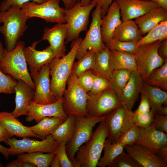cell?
I'll return each mask as SVG.
<instances>
[{
	"label": "cell",
	"instance_id": "6da1fadb",
	"mask_svg": "<svg viewBox=\"0 0 167 167\" xmlns=\"http://www.w3.org/2000/svg\"><path fill=\"white\" fill-rule=\"evenodd\" d=\"M82 40L79 37L72 41L70 50L67 54L61 58H54L49 63L51 77L50 90L57 101L63 96L78 49Z\"/></svg>",
	"mask_w": 167,
	"mask_h": 167
},
{
	"label": "cell",
	"instance_id": "7a4b0ae2",
	"mask_svg": "<svg viewBox=\"0 0 167 167\" xmlns=\"http://www.w3.org/2000/svg\"><path fill=\"white\" fill-rule=\"evenodd\" d=\"M93 132L90 139L81 146L72 162L74 167H96L100 158L105 142L109 135V127L104 121Z\"/></svg>",
	"mask_w": 167,
	"mask_h": 167
},
{
	"label": "cell",
	"instance_id": "3957f363",
	"mask_svg": "<svg viewBox=\"0 0 167 167\" xmlns=\"http://www.w3.org/2000/svg\"><path fill=\"white\" fill-rule=\"evenodd\" d=\"M28 18L21 8L11 6L7 10L0 11V32L4 38L6 49L10 51L14 49L17 42L28 28Z\"/></svg>",
	"mask_w": 167,
	"mask_h": 167
},
{
	"label": "cell",
	"instance_id": "277c9868",
	"mask_svg": "<svg viewBox=\"0 0 167 167\" xmlns=\"http://www.w3.org/2000/svg\"><path fill=\"white\" fill-rule=\"evenodd\" d=\"M24 41L19 40L15 48L10 51L4 49V57L0 61V70L15 79H21L35 90L34 82L29 73L24 53Z\"/></svg>",
	"mask_w": 167,
	"mask_h": 167
},
{
	"label": "cell",
	"instance_id": "5b68a950",
	"mask_svg": "<svg viewBox=\"0 0 167 167\" xmlns=\"http://www.w3.org/2000/svg\"><path fill=\"white\" fill-rule=\"evenodd\" d=\"M66 84L67 89L63 95V108L66 115H88L86 108L89 95L79 83L77 76L71 73Z\"/></svg>",
	"mask_w": 167,
	"mask_h": 167
},
{
	"label": "cell",
	"instance_id": "8992f818",
	"mask_svg": "<svg viewBox=\"0 0 167 167\" xmlns=\"http://www.w3.org/2000/svg\"><path fill=\"white\" fill-rule=\"evenodd\" d=\"M60 0H49L41 4L29 2L23 4L21 9L28 19L37 17L47 22L66 23V9L60 6Z\"/></svg>",
	"mask_w": 167,
	"mask_h": 167
},
{
	"label": "cell",
	"instance_id": "52a82bcc",
	"mask_svg": "<svg viewBox=\"0 0 167 167\" xmlns=\"http://www.w3.org/2000/svg\"><path fill=\"white\" fill-rule=\"evenodd\" d=\"M96 4L90 3L87 6H82L78 0L72 8L66 9V21L68 30L66 44L78 38L81 32L87 31L90 13Z\"/></svg>",
	"mask_w": 167,
	"mask_h": 167
},
{
	"label": "cell",
	"instance_id": "ba28073f",
	"mask_svg": "<svg viewBox=\"0 0 167 167\" xmlns=\"http://www.w3.org/2000/svg\"><path fill=\"white\" fill-rule=\"evenodd\" d=\"M105 118V115L101 117L76 116L75 134L71 140L66 145V152L71 162L79 147L91 138L94 127L97 123L104 121Z\"/></svg>",
	"mask_w": 167,
	"mask_h": 167
},
{
	"label": "cell",
	"instance_id": "9c48e42d",
	"mask_svg": "<svg viewBox=\"0 0 167 167\" xmlns=\"http://www.w3.org/2000/svg\"><path fill=\"white\" fill-rule=\"evenodd\" d=\"M101 6L97 4L95 9L92 12V20L89 28L78 49L75 57L77 60L80 59L88 51L96 53L106 47L101 34Z\"/></svg>",
	"mask_w": 167,
	"mask_h": 167
},
{
	"label": "cell",
	"instance_id": "30bf717a",
	"mask_svg": "<svg viewBox=\"0 0 167 167\" xmlns=\"http://www.w3.org/2000/svg\"><path fill=\"white\" fill-rule=\"evenodd\" d=\"M161 41H157L138 48L135 54L137 70L145 82H147L152 71L162 66L165 61L158 53Z\"/></svg>",
	"mask_w": 167,
	"mask_h": 167
},
{
	"label": "cell",
	"instance_id": "8fae6325",
	"mask_svg": "<svg viewBox=\"0 0 167 167\" xmlns=\"http://www.w3.org/2000/svg\"><path fill=\"white\" fill-rule=\"evenodd\" d=\"M5 143L9 146V153L13 156L24 152H55L59 143L53 138L51 135L41 141L26 137L21 139L10 138Z\"/></svg>",
	"mask_w": 167,
	"mask_h": 167
},
{
	"label": "cell",
	"instance_id": "7c38bea8",
	"mask_svg": "<svg viewBox=\"0 0 167 167\" xmlns=\"http://www.w3.org/2000/svg\"><path fill=\"white\" fill-rule=\"evenodd\" d=\"M89 95L86 108L88 115L90 116H103L122 105L111 87L97 94Z\"/></svg>",
	"mask_w": 167,
	"mask_h": 167
},
{
	"label": "cell",
	"instance_id": "4fadbf2b",
	"mask_svg": "<svg viewBox=\"0 0 167 167\" xmlns=\"http://www.w3.org/2000/svg\"><path fill=\"white\" fill-rule=\"evenodd\" d=\"M133 111L121 106L105 115L104 120L109 127L108 138L111 143L118 142L133 123Z\"/></svg>",
	"mask_w": 167,
	"mask_h": 167
},
{
	"label": "cell",
	"instance_id": "5bb4252c",
	"mask_svg": "<svg viewBox=\"0 0 167 167\" xmlns=\"http://www.w3.org/2000/svg\"><path fill=\"white\" fill-rule=\"evenodd\" d=\"M49 71V63L39 71L30 73L35 86L33 101L37 103L49 104L57 101L52 95L51 91Z\"/></svg>",
	"mask_w": 167,
	"mask_h": 167
},
{
	"label": "cell",
	"instance_id": "9a60e30c",
	"mask_svg": "<svg viewBox=\"0 0 167 167\" xmlns=\"http://www.w3.org/2000/svg\"><path fill=\"white\" fill-rule=\"evenodd\" d=\"M63 96L56 101L49 104H42L31 101L27 108L26 121L28 122L35 121L36 123L47 117H55L65 120L67 116L63 108Z\"/></svg>",
	"mask_w": 167,
	"mask_h": 167
},
{
	"label": "cell",
	"instance_id": "2e32d148",
	"mask_svg": "<svg viewBox=\"0 0 167 167\" xmlns=\"http://www.w3.org/2000/svg\"><path fill=\"white\" fill-rule=\"evenodd\" d=\"M67 24L56 23L53 27L45 28L41 40L47 41L55 58H61L66 55L65 41L67 33Z\"/></svg>",
	"mask_w": 167,
	"mask_h": 167
},
{
	"label": "cell",
	"instance_id": "e0dca14e",
	"mask_svg": "<svg viewBox=\"0 0 167 167\" xmlns=\"http://www.w3.org/2000/svg\"><path fill=\"white\" fill-rule=\"evenodd\" d=\"M120 8L122 21L140 17L160 6L156 3L143 0H116Z\"/></svg>",
	"mask_w": 167,
	"mask_h": 167
},
{
	"label": "cell",
	"instance_id": "ac0fdd59",
	"mask_svg": "<svg viewBox=\"0 0 167 167\" xmlns=\"http://www.w3.org/2000/svg\"><path fill=\"white\" fill-rule=\"evenodd\" d=\"M41 41L34 42L30 46L24 47V53L26 61L29 66L31 73L39 71L42 67L49 63L55 56L49 46L44 49H36L37 45Z\"/></svg>",
	"mask_w": 167,
	"mask_h": 167
},
{
	"label": "cell",
	"instance_id": "d6986e66",
	"mask_svg": "<svg viewBox=\"0 0 167 167\" xmlns=\"http://www.w3.org/2000/svg\"><path fill=\"white\" fill-rule=\"evenodd\" d=\"M135 143L144 146L154 153L161 148L167 146V135L156 129L153 123L146 128H139V134Z\"/></svg>",
	"mask_w": 167,
	"mask_h": 167
},
{
	"label": "cell",
	"instance_id": "ffe728a7",
	"mask_svg": "<svg viewBox=\"0 0 167 167\" xmlns=\"http://www.w3.org/2000/svg\"><path fill=\"white\" fill-rule=\"evenodd\" d=\"M124 149L142 167H167V164L146 147L134 143L125 145Z\"/></svg>",
	"mask_w": 167,
	"mask_h": 167
},
{
	"label": "cell",
	"instance_id": "44dd1931",
	"mask_svg": "<svg viewBox=\"0 0 167 167\" xmlns=\"http://www.w3.org/2000/svg\"><path fill=\"white\" fill-rule=\"evenodd\" d=\"M143 82L137 70L131 72L129 80L118 96L122 106L132 110L138 99Z\"/></svg>",
	"mask_w": 167,
	"mask_h": 167
},
{
	"label": "cell",
	"instance_id": "7402d4cb",
	"mask_svg": "<svg viewBox=\"0 0 167 167\" xmlns=\"http://www.w3.org/2000/svg\"><path fill=\"white\" fill-rule=\"evenodd\" d=\"M15 109L11 112L16 118L28 114L27 108L30 102L33 101L35 90L23 80L17 79L15 87Z\"/></svg>",
	"mask_w": 167,
	"mask_h": 167
},
{
	"label": "cell",
	"instance_id": "603a6c76",
	"mask_svg": "<svg viewBox=\"0 0 167 167\" xmlns=\"http://www.w3.org/2000/svg\"><path fill=\"white\" fill-rule=\"evenodd\" d=\"M119 6L116 0L109 6L106 15L101 18V28L102 39L105 44L111 39L116 28L122 22Z\"/></svg>",
	"mask_w": 167,
	"mask_h": 167
},
{
	"label": "cell",
	"instance_id": "cb8c5ba5",
	"mask_svg": "<svg viewBox=\"0 0 167 167\" xmlns=\"http://www.w3.org/2000/svg\"><path fill=\"white\" fill-rule=\"evenodd\" d=\"M0 123L7 132L10 138L14 136L19 138L37 137L28 126L23 125L12 113L0 112Z\"/></svg>",
	"mask_w": 167,
	"mask_h": 167
},
{
	"label": "cell",
	"instance_id": "d4e9b609",
	"mask_svg": "<svg viewBox=\"0 0 167 167\" xmlns=\"http://www.w3.org/2000/svg\"><path fill=\"white\" fill-rule=\"evenodd\" d=\"M166 20L167 10L160 6L135 18V21L142 34L144 35L161 22Z\"/></svg>",
	"mask_w": 167,
	"mask_h": 167
},
{
	"label": "cell",
	"instance_id": "484cf974",
	"mask_svg": "<svg viewBox=\"0 0 167 167\" xmlns=\"http://www.w3.org/2000/svg\"><path fill=\"white\" fill-rule=\"evenodd\" d=\"M135 21L132 19L122 21L115 29L112 39L123 41H138L143 37Z\"/></svg>",
	"mask_w": 167,
	"mask_h": 167
},
{
	"label": "cell",
	"instance_id": "4316f807",
	"mask_svg": "<svg viewBox=\"0 0 167 167\" xmlns=\"http://www.w3.org/2000/svg\"><path fill=\"white\" fill-rule=\"evenodd\" d=\"M110 50V65L112 71L127 70L131 72L137 70L135 54L116 50Z\"/></svg>",
	"mask_w": 167,
	"mask_h": 167
},
{
	"label": "cell",
	"instance_id": "83f0119b",
	"mask_svg": "<svg viewBox=\"0 0 167 167\" xmlns=\"http://www.w3.org/2000/svg\"><path fill=\"white\" fill-rule=\"evenodd\" d=\"M76 116L70 115L51 134L53 138L59 143H64L66 145L72 139L75 128Z\"/></svg>",
	"mask_w": 167,
	"mask_h": 167
},
{
	"label": "cell",
	"instance_id": "f1b7e54d",
	"mask_svg": "<svg viewBox=\"0 0 167 167\" xmlns=\"http://www.w3.org/2000/svg\"><path fill=\"white\" fill-rule=\"evenodd\" d=\"M140 93L148 99L153 114L160 106L167 103V92L159 88L149 85L143 81Z\"/></svg>",
	"mask_w": 167,
	"mask_h": 167
},
{
	"label": "cell",
	"instance_id": "f546056e",
	"mask_svg": "<svg viewBox=\"0 0 167 167\" xmlns=\"http://www.w3.org/2000/svg\"><path fill=\"white\" fill-rule=\"evenodd\" d=\"M65 120L55 117H47L43 118L33 126H28L37 138L43 139L51 135Z\"/></svg>",
	"mask_w": 167,
	"mask_h": 167
},
{
	"label": "cell",
	"instance_id": "4dcf8cb0",
	"mask_svg": "<svg viewBox=\"0 0 167 167\" xmlns=\"http://www.w3.org/2000/svg\"><path fill=\"white\" fill-rule=\"evenodd\" d=\"M91 70L95 75H101L109 79L112 71L110 65V50L107 47L96 53L95 63Z\"/></svg>",
	"mask_w": 167,
	"mask_h": 167
},
{
	"label": "cell",
	"instance_id": "1f68e13d",
	"mask_svg": "<svg viewBox=\"0 0 167 167\" xmlns=\"http://www.w3.org/2000/svg\"><path fill=\"white\" fill-rule=\"evenodd\" d=\"M125 146L120 142L111 143L109 139H106L104 149V155L100 158L97 166L100 167L109 166L113 160L124 151Z\"/></svg>",
	"mask_w": 167,
	"mask_h": 167
},
{
	"label": "cell",
	"instance_id": "d6a6232c",
	"mask_svg": "<svg viewBox=\"0 0 167 167\" xmlns=\"http://www.w3.org/2000/svg\"><path fill=\"white\" fill-rule=\"evenodd\" d=\"M44 153L37 152L18 154L17 159L31 163L38 167H49L55 155V152Z\"/></svg>",
	"mask_w": 167,
	"mask_h": 167
},
{
	"label": "cell",
	"instance_id": "836d02e7",
	"mask_svg": "<svg viewBox=\"0 0 167 167\" xmlns=\"http://www.w3.org/2000/svg\"><path fill=\"white\" fill-rule=\"evenodd\" d=\"M137 42L138 47L154 42L167 39V20L161 22Z\"/></svg>",
	"mask_w": 167,
	"mask_h": 167
},
{
	"label": "cell",
	"instance_id": "e575fe53",
	"mask_svg": "<svg viewBox=\"0 0 167 167\" xmlns=\"http://www.w3.org/2000/svg\"><path fill=\"white\" fill-rule=\"evenodd\" d=\"M131 71L127 70L112 71L109 79L111 88L118 96L121 93L131 76Z\"/></svg>",
	"mask_w": 167,
	"mask_h": 167
},
{
	"label": "cell",
	"instance_id": "d590c367",
	"mask_svg": "<svg viewBox=\"0 0 167 167\" xmlns=\"http://www.w3.org/2000/svg\"><path fill=\"white\" fill-rule=\"evenodd\" d=\"M146 83L150 85L167 91V60L161 66L153 70Z\"/></svg>",
	"mask_w": 167,
	"mask_h": 167
},
{
	"label": "cell",
	"instance_id": "8d00e7d4",
	"mask_svg": "<svg viewBox=\"0 0 167 167\" xmlns=\"http://www.w3.org/2000/svg\"><path fill=\"white\" fill-rule=\"evenodd\" d=\"M96 53L88 51L80 59L74 62L71 70V74L78 76L86 71L91 69L95 60Z\"/></svg>",
	"mask_w": 167,
	"mask_h": 167
},
{
	"label": "cell",
	"instance_id": "74e56055",
	"mask_svg": "<svg viewBox=\"0 0 167 167\" xmlns=\"http://www.w3.org/2000/svg\"><path fill=\"white\" fill-rule=\"evenodd\" d=\"M137 41H123L110 39L105 45L111 50L131 53L136 54L138 47Z\"/></svg>",
	"mask_w": 167,
	"mask_h": 167
},
{
	"label": "cell",
	"instance_id": "f35d334b",
	"mask_svg": "<svg viewBox=\"0 0 167 167\" xmlns=\"http://www.w3.org/2000/svg\"><path fill=\"white\" fill-rule=\"evenodd\" d=\"M109 167H142L134 158L124 151L113 161Z\"/></svg>",
	"mask_w": 167,
	"mask_h": 167
},
{
	"label": "cell",
	"instance_id": "ab89813d",
	"mask_svg": "<svg viewBox=\"0 0 167 167\" xmlns=\"http://www.w3.org/2000/svg\"><path fill=\"white\" fill-rule=\"evenodd\" d=\"M17 83V81L12 76L6 75L0 70V93H15V87Z\"/></svg>",
	"mask_w": 167,
	"mask_h": 167
},
{
	"label": "cell",
	"instance_id": "60d3db41",
	"mask_svg": "<svg viewBox=\"0 0 167 167\" xmlns=\"http://www.w3.org/2000/svg\"><path fill=\"white\" fill-rule=\"evenodd\" d=\"M154 114L150 111L141 113H135L133 112L132 114V122L140 128H146L152 123Z\"/></svg>",
	"mask_w": 167,
	"mask_h": 167
},
{
	"label": "cell",
	"instance_id": "b9f144b4",
	"mask_svg": "<svg viewBox=\"0 0 167 167\" xmlns=\"http://www.w3.org/2000/svg\"><path fill=\"white\" fill-rule=\"evenodd\" d=\"M139 134V128L133 123L118 142L124 146L134 144L138 139Z\"/></svg>",
	"mask_w": 167,
	"mask_h": 167
},
{
	"label": "cell",
	"instance_id": "7bdbcfd3",
	"mask_svg": "<svg viewBox=\"0 0 167 167\" xmlns=\"http://www.w3.org/2000/svg\"><path fill=\"white\" fill-rule=\"evenodd\" d=\"M111 87L109 79L100 75H95L92 87L89 94H95Z\"/></svg>",
	"mask_w": 167,
	"mask_h": 167
},
{
	"label": "cell",
	"instance_id": "ee69618b",
	"mask_svg": "<svg viewBox=\"0 0 167 167\" xmlns=\"http://www.w3.org/2000/svg\"><path fill=\"white\" fill-rule=\"evenodd\" d=\"M66 144L64 143H59L55 153L60 163L61 167H73L72 162L70 160L66 152Z\"/></svg>",
	"mask_w": 167,
	"mask_h": 167
},
{
	"label": "cell",
	"instance_id": "f6af8a7d",
	"mask_svg": "<svg viewBox=\"0 0 167 167\" xmlns=\"http://www.w3.org/2000/svg\"><path fill=\"white\" fill-rule=\"evenodd\" d=\"M94 75L92 71L90 69L77 77L79 83L87 92H90L91 90Z\"/></svg>",
	"mask_w": 167,
	"mask_h": 167
},
{
	"label": "cell",
	"instance_id": "bcb514c9",
	"mask_svg": "<svg viewBox=\"0 0 167 167\" xmlns=\"http://www.w3.org/2000/svg\"><path fill=\"white\" fill-rule=\"evenodd\" d=\"M49 0H4L0 5V11L7 10L11 6L21 8L22 5L27 2L34 1L38 4H41Z\"/></svg>",
	"mask_w": 167,
	"mask_h": 167
},
{
	"label": "cell",
	"instance_id": "7dc6e473",
	"mask_svg": "<svg viewBox=\"0 0 167 167\" xmlns=\"http://www.w3.org/2000/svg\"><path fill=\"white\" fill-rule=\"evenodd\" d=\"M152 123L157 130L167 133V115L154 114Z\"/></svg>",
	"mask_w": 167,
	"mask_h": 167
},
{
	"label": "cell",
	"instance_id": "c3c4849f",
	"mask_svg": "<svg viewBox=\"0 0 167 167\" xmlns=\"http://www.w3.org/2000/svg\"><path fill=\"white\" fill-rule=\"evenodd\" d=\"M141 93V101L138 108L133 112L135 113H141L150 110L151 105L149 101L147 96Z\"/></svg>",
	"mask_w": 167,
	"mask_h": 167
},
{
	"label": "cell",
	"instance_id": "681fc988",
	"mask_svg": "<svg viewBox=\"0 0 167 167\" xmlns=\"http://www.w3.org/2000/svg\"><path fill=\"white\" fill-rule=\"evenodd\" d=\"M114 0H92L91 3H96L101 6L102 9L101 17L102 18L106 14L109 6Z\"/></svg>",
	"mask_w": 167,
	"mask_h": 167
},
{
	"label": "cell",
	"instance_id": "f907efd6",
	"mask_svg": "<svg viewBox=\"0 0 167 167\" xmlns=\"http://www.w3.org/2000/svg\"><path fill=\"white\" fill-rule=\"evenodd\" d=\"M6 167H36L35 165L27 162L23 161L19 159L13 160L9 163Z\"/></svg>",
	"mask_w": 167,
	"mask_h": 167
},
{
	"label": "cell",
	"instance_id": "816d5d0a",
	"mask_svg": "<svg viewBox=\"0 0 167 167\" xmlns=\"http://www.w3.org/2000/svg\"><path fill=\"white\" fill-rule=\"evenodd\" d=\"M158 53L164 60H167V39L161 41L158 49Z\"/></svg>",
	"mask_w": 167,
	"mask_h": 167
},
{
	"label": "cell",
	"instance_id": "f5cc1de1",
	"mask_svg": "<svg viewBox=\"0 0 167 167\" xmlns=\"http://www.w3.org/2000/svg\"><path fill=\"white\" fill-rule=\"evenodd\" d=\"M155 154L162 161L167 164V146L161 148Z\"/></svg>",
	"mask_w": 167,
	"mask_h": 167
},
{
	"label": "cell",
	"instance_id": "db71d44e",
	"mask_svg": "<svg viewBox=\"0 0 167 167\" xmlns=\"http://www.w3.org/2000/svg\"><path fill=\"white\" fill-rule=\"evenodd\" d=\"M9 138V135L0 123V143H5Z\"/></svg>",
	"mask_w": 167,
	"mask_h": 167
},
{
	"label": "cell",
	"instance_id": "11a10c76",
	"mask_svg": "<svg viewBox=\"0 0 167 167\" xmlns=\"http://www.w3.org/2000/svg\"><path fill=\"white\" fill-rule=\"evenodd\" d=\"M78 0H62L63 2L65 8L69 10L72 8Z\"/></svg>",
	"mask_w": 167,
	"mask_h": 167
},
{
	"label": "cell",
	"instance_id": "9f6ffc18",
	"mask_svg": "<svg viewBox=\"0 0 167 167\" xmlns=\"http://www.w3.org/2000/svg\"><path fill=\"white\" fill-rule=\"evenodd\" d=\"M161 115H167V106H164L162 105L159 107L155 111L154 113Z\"/></svg>",
	"mask_w": 167,
	"mask_h": 167
},
{
	"label": "cell",
	"instance_id": "6f0895ef",
	"mask_svg": "<svg viewBox=\"0 0 167 167\" xmlns=\"http://www.w3.org/2000/svg\"><path fill=\"white\" fill-rule=\"evenodd\" d=\"M0 153L2 154L7 159H9V154L8 148L5 147L0 143Z\"/></svg>",
	"mask_w": 167,
	"mask_h": 167
},
{
	"label": "cell",
	"instance_id": "680465c9",
	"mask_svg": "<svg viewBox=\"0 0 167 167\" xmlns=\"http://www.w3.org/2000/svg\"><path fill=\"white\" fill-rule=\"evenodd\" d=\"M154 2L161 7L167 10V0H148Z\"/></svg>",
	"mask_w": 167,
	"mask_h": 167
},
{
	"label": "cell",
	"instance_id": "91938a15",
	"mask_svg": "<svg viewBox=\"0 0 167 167\" xmlns=\"http://www.w3.org/2000/svg\"><path fill=\"white\" fill-rule=\"evenodd\" d=\"M50 166L52 167H60V162L58 157L56 155L52 160L50 163Z\"/></svg>",
	"mask_w": 167,
	"mask_h": 167
},
{
	"label": "cell",
	"instance_id": "94428289",
	"mask_svg": "<svg viewBox=\"0 0 167 167\" xmlns=\"http://www.w3.org/2000/svg\"><path fill=\"white\" fill-rule=\"evenodd\" d=\"M4 49L3 47L2 44L0 40V61L2 59L4 54Z\"/></svg>",
	"mask_w": 167,
	"mask_h": 167
},
{
	"label": "cell",
	"instance_id": "6125c7cd",
	"mask_svg": "<svg viewBox=\"0 0 167 167\" xmlns=\"http://www.w3.org/2000/svg\"><path fill=\"white\" fill-rule=\"evenodd\" d=\"M92 0H81L80 1L81 6H86L90 4Z\"/></svg>",
	"mask_w": 167,
	"mask_h": 167
},
{
	"label": "cell",
	"instance_id": "be15d7a7",
	"mask_svg": "<svg viewBox=\"0 0 167 167\" xmlns=\"http://www.w3.org/2000/svg\"><path fill=\"white\" fill-rule=\"evenodd\" d=\"M3 166H4L2 165V164L0 162V167H3Z\"/></svg>",
	"mask_w": 167,
	"mask_h": 167
}]
</instances>
